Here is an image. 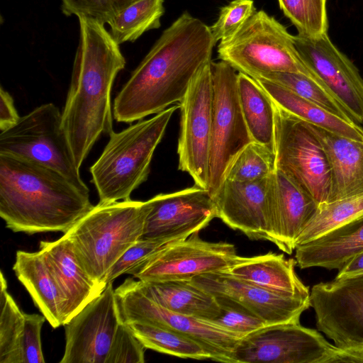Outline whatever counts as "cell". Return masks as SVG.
Instances as JSON below:
<instances>
[{
	"instance_id": "6da1fadb",
	"label": "cell",
	"mask_w": 363,
	"mask_h": 363,
	"mask_svg": "<svg viewBox=\"0 0 363 363\" xmlns=\"http://www.w3.org/2000/svg\"><path fill=\"white\" fill-rule=\"evenodd\" d=\"M216 43L210 26L184 12L162 33L114 99L118 122L130 123L180 102Z\"/></svg>"
},
{
	"instance_id": "7a4b0ae2",
	"label": "cell",
	"mask_w": 363,
	"mask_h": 363,
	"mask_svg": "<svg viewBox=\"0 0 363 363\" xmlns=\"http://www.w3.org/2000/svg\"><path fill=\"white\" fill-rule=\"evenodd\" d=\"M79 38L62 125L80 169L101 134L113 130L111 91L125 60L104 25L78 17Z\"/></svg>"
},
{
	"instance_id": "3957f363",
	"label": "cell",
	"mask_w": 363,
	"mask_h": 363,
	"mask_svg": "<svg viewBox=\"0 0 363 363\" xmlns=\"http://www.w3.org/2000/svg\"><path fill=\"white\" fill-rule=\"evenodd\" d=\"M89 194L60 172L0 153V216L13 232H69L94 207Z\"/></svg>"
},
{
	"instance_id": "277c9868",
	"label": "cell",
	"mask_w": 363,
	"mask_h": 363,
	"mask_svg": "<svg viewBox=\"0 0 363 363\" xmlns=\"http://www.w3.org/2000/svg\"><path fill=\"white\" fill-rule=\"evenodd\" d=\"M179 105H172L121 132L113 131L101 155L90 167L99 203L128 200L150 171L155 150Z\"/></svg>"
},
{
	"instance_id": "5b68a950",
	"label": "cell",
	"mask_w": 363,
	"mask_h": 363,
	"mask_svg": "<svg viewBox=\"0 0 363 363\" xmlns=\"http://www.w3.org/2000/svg\"><path fill=\"white\" fill-rule=\"evenodd\" d=\"M150 211L146 201L130 199L99 203L65 235L89 275L106 286L109 270L143 237Z\"/></svg>"
},
{
	"instance_id": "8992f818",
	"label": "cell",
	"mask_w": 363,
	"mask_h": 363,
	"mask_svg": "<svg viewBox=\"0 0 363 363\" xmlns=\"http://www.w3.org/2000/svg\"><path fill=\"white\" fill-rule=\"evenodd\" d=\"M218 55L238 72L254 79L272 72L315 78L301 59L294 35L262 10L256 11L234 35L220 40Z\"/></svg>"
},
{
	"instance_id": "52a82bcc",
	"label": "cell",
	"mask_w": 363,
	"mask_h": 363,
	"mask_svg": "<svg viewBox=\"0 0 363 363\" xmlns=\"http://www.w3.org/2000/svg\"><path fill=\"white\" fill-rule=\"evenodd\" d=\"M0 153L21 157L51 168L89 194L63 129L62 112L52 103L35 108L21 117L13 127L1 131Z\"/></svg>"
},
{
	"instance_id": "ba28073f",
	"label": "cell",
	"mask_w": 363,
	"mask_h": 363,
	"mask_svg": "<svg viewBox=\"0 0 363 363\" xmlns=\"http://www.w3.org/2000/svg\"><path fill=\"white\" fill-rule=\"evenodd\" d=\"M213 101L207 190L213 196L238 153L252 141L238 95L236 70L223 61L211 62Z\"/></svg>"
},
{
	"instance_id": "9c48e42d",
	"label": "cell",
	"mask_w": 363,
	"mask_h": 363,
	"mask_svg": "<svg viewBox=\"0 0 363 363\" xmlns=\"http://www.w3.org/2000/svg\"><path fill=\"white\" fill-rule=\"evenodd\" d=\"M274 107L276 169L296 182L318 205L328 202L330 173L320 142L304 121L274 103Z\"/></svg>"
},
{
	"instance_id": "30bf717a",
	"label": "cell",
	"mask_w": 363,
	"mask_h": 363,
	"mask_svg": "<svg viewBox=\"0 0 363 363\" xmlns=\"http://www.w3.org/2000/svg\"><path fill=\"white\" fill-rule=\"evenodd\" d=\"M125 323L143 322L169 328L200 342L211 354L212 360L232 363L231 355L240 340L234 334L214 323L169 311L147 297L139 281L125 279L115 289Z\"/></svg>"
},
{
	"instance_id": "8fae6325",
	"label": "cell",
	"mask_w": 363,
	"mask_h": 363,
	"mask_svg": "<svg viewBox=\"0 0 363 363\" xmlns=\"http://www.w3.org/2000/svg\"><path fill=\"white\" fill-rule=\"evenodd\" d=\"M337 347L300 323L267 325L241 339L232 363H333Z\"/></svg>"
},
{
	"instance_id": "7c38bea8",
	"label": "cell",
	"mask_w": 363,
	"mask_h": 363,
	"mask_svg": "<svg viewBox=\"0 0 363 363\" xmlns=\"http://www.w3.org/2000/svg\"><path fill=\"white\" fill-rule=\"evenodd\" d=\"M211 62L196 74L179 102L181 121L177 145L179 169L188 173L195 185L206 189L213 101Z\"/></svg>"
},
{
	"instance_id": "4fadbf2b",
	"label": "cell",
	"mask_w": 363,
	"mask_h": 363,
	"mask_svg": "<svg viewBox=\"0 0 363 363\" xmlns=\"http://www.w3.org/2000/svg\"><path fill=\"white\" fill-rule=\"evenodd\" d=\"M316 327L342 350L363 349V273L315 284Z\"/></svg>"
},
{
	"instance_id": "5bb4252c",
	"label": "cell",
	"mask_w": 363,
	"mask_h": 363,
	"mask_svg": "<svg viewBox=\"0 0 363 363\" xmlns=\"http://www.w3.org/2000/svg\"><path fill=\"white\" fill-rule=\"evenodd\" d=\"M123 322L112 282L65 325V347L60 363H106Z\"/></svg>"
},
{
	"instance_id": "9a60e30c",
	"label": "cell",
	"mask_w": 363,
	"mask_h": 363,
	"mask_svg": "<svg viewBox=\"0 0 363 363\" xmlns=\"http://www.w3.org/2000/svg\"><path fill=\"white\" fill-rule=\"evenodd\" d=\"M237 255L233 244L205 241L195 233L166 245L133 277L143 282L190 281L228 269Z\"/></svg>"
},
{
	"instance_id": "2e32d148",
	"label": "cell",
	"mask_w": 363,
	"mask_h": 363,
	"mask_svg": "<svg viewBox=\"0 0 363 363\" xmlns=\"http://www.w3.org/2000/svg\"><path fill=\"white\" fill-rule=\"evenodd\" d=\"M296 50L311 74L363 123V78L357 67L330 40L328 33L315 38L294 35Z\"/></svg>"
},
{
	"instance_id": "e0dca14e",
	"label": "cell",
	"mask_w": 363,
	"mask_h": 363,
	"mask_svg": "<svg viewBox=\"0 0 363 363\" xmlns=\"http://www.w3.org/2000/svg\"><path fill=\"white\" fill-rule=\"evenodd\" d=\"M143 238L171 242L186 239L217 218L216 208L208 191L196 185L147 200Z\"/></svg>"
},
{
	"instance_id": "ac0fdd59",
	"label": "cell",
	"mask_w": 363,
	"mask_h": 363,
	"mask_svg": "<svg viewBox=\"0 0 363 363\" xmlns=\"http://www.w3.org/2000/svg\"><path fill=\"white\" fill-rule=\"evenodd\" d=\"M274 173L251 182L225 179L212 196L217 218L250 239L268 240Z\"/></svg>"
},
{
	"instance_id": "d6986e66",
	"label": "cell",
	"mask_w": 363,
	"mask_h": 363,
	"mask_svg": "<svg viewBox=\"0 0 363 363\" xmlns=\"http://www.w3.org/2000/svg\"><path fill=\"white\" fill-rule=\"evenodd\" d=\"M214 296L232 298L247 307L268 325L300 323L310 298L285 296L237 278L226 271L197 276L189 281Z\"/></svg>"
},
{
	"instance_id": "ffe728a7",
	"label": "cell",
	"mask_w": 363,
	"mask_h": 363,
	"mask_svg": "<svg viewBox=\"0 0 363 363\" xmlns=\"http://www.w3.org/2000/svg\"><path fill=\"white\" fill-rule=\"evenodd\" d=\"M318 203L296 182L276 169L273 178V196L267 224L268 240L291 255L296 241L314 214Z\"/></svg>"
},
{
	"instance_id": "44dd1931",
	"label": "cell",
	"mask_w": 363,
	"mask_h": 363,
	"mask_svg": "<svg viewBox=\"0 0 363 363\" xmlns=\"http://www.w3.org/2000/svg\"><path fill=\"white\" fill-rule=\"evenodd\" d=\"M39 250L44 254L64 298L66 323L106 286L96 282L85 271L65 234L55 241H41Z\"/></svg>"
},
{
	"instance_id": "7402d4cb",
	"label": "cell",
	"mask_w": 363,
	"mask_h": 363,
	"mask_svg": "<svg viewBox=\"0 0 363 363\" xmlns=\"http://www.w3.org/2000/svg\"><path fill=\"white\" fill-rule=\"evenodd\" d=\"M305 123L327 158L330 173L328 202L363 194V142Z\"/></svg>"
},
{
	"instance_id": "603a6c76",
	"label": "cell",
	"mask_w": 363,
	"mask_h": 363,
	"mask_svg": "<svg viewBox=\"0 0 363 363\" xmlns=\"http://www.w3.org/2000/svg\"><path fill=\"white\" fill-rule=\"evenodd\" d=\"M296 264L294 259H286L281 254L268 252L250 257L237 255L225 271L282 296L310 298L309 288L297 276Z\"/></svg>"
},
{
	"instance_id": "cb8c5ba5",
	"label": "cell",
	"mask_w": 363,
	"mask_h": 363,
	"mask_svg": "<svg viewBox=\"0 0 363 363\" xmlns=\"http://www.w3.org/2000/svg\"><path fill=\"white\" fill-rule=\"evenodd\" d=\"M13 270L50 325L65 323V303L44 254L18 250Z\"/></svg>"
},
{
	"instance_id": "d4e9b609",
	"label": "cell",
	"mask_w": 363,
	"mask_h": 363,
	"mask_svg": "<svg viewBox=\"0 0 363 363\" xmlns=\"http://www.w3.org/2000/svg\"><path fill=\"white\" fill-rule=\"evenodd\" d=\"M363 250V215L296 248L301 269L318 267L339 269Z\"/></svg>"
},
{
	"instance_id": "484cf974",
	"label": "cell",
	"mask_w": 363,
	"mask_h": 363,
	"mask_svg": "<svg viewBox=\"0 0 363 363\" xmlns=\"http://www.w3.org/2000/svg\"><path fill=\"white\" fill-rule=\"evenodd\" d=\"M143 292L162 307L183 315L211 320L220 309L216 296L189 281L143 282Z\"/></svg>"
},
{
	"instance_id": "4316f807",
	"label": "cell",
	"mask_w": 363,
	"mask_h": 363,
	"mask_svg": "<svg viewBox=\"0 0 363 363\" xmlns=\"http://www.w3.org/2000/svg\"><path fill=\"white\" fill-rule=\"evenodd\" d=\"M273 102L296 118L328 131L363 142V128L343 119L286 88L262 78L255 79Z\"/></svg>"
},
{
	"instance_id": "83f0119b",
	"label": "cell",
	"mask_w": 363,
	"mask_h": 363,
	"mask_svg": "<svg viewBox=\"0 0 363 363\" xmlns=\"http://www.w3.org/2000/svg\"><path fill=\"white\" fill-rule=\"evenodd\" d=\"M238 89L242 114L253 141L274 152V102L252 77L238 73Z\"/></svg>"
},
{
	"instance_id": "f1b7e54d",
	"label": "cell",
	"mask_w": 363,
	"mask_h": 363,
	"mask_svg": "<svg viewBox=\"0 0 363 363\" xmlns=\"http://www.w3.org/2000/svg\"><path fill=\"white\" fill-rule=\"evenodd\" d=\"M125 323L146 349L184 359L212 360L200 342L181 333L147 323Z\"/></svg>"
},
{
	"instance_id": "f546056e",
	"label": "cell",
	"mask_w": 363,
	"mask_h": 363,
	"mask_svg": "<svg viewBox=\"0 0 363 363\" xmlns=\"http://www.w3.org/2000/svg\"><path fill=\"white\" fill-rule=\"evenodd\" d=\"M164 0H134L108 23L110 33L121 45L134 42L144 33L160 26Z\"/></svg>"
},
{
	"instance_id": "4dcf8cb0",
	"label": "cell",
	"mask_w": 363,
	"mask_h": 363,
	"mask_svg": "<svg viewBox=\"0 0 363 363\" xmlns=\"http://www.w3.org/2000/svg\"><path fill=\"white\" fill-rule=\"evenodd\" d=\"M362 215L363 194L320 203L298 238L296 247L314 240Z\"/></svg>"
},
{
	"instance_id": "1f68e13d",
	"label": "cell",
	"mask_w": 363,
	"mask_h": 363,
	"mask_svg": "<svg viewBox=\"0 0 363 363\" xmlns=\"http://www.w3.org/2000/svg\"><path fill=\"white\" fill-rule=\"evenodd\" d=\"M0 285V363H22L25 313L9 293L2 272Z\"/></svg>"
},
{
	"instance_id": "d6a6232c",
	"label": "cell",
	"mask_w": 363,
	"mask_h": 363,
	"mask_svg": "<svg viewBox=\"0 0 363 363\" xmlns=\"http://www.w3.org/2000/svg\"><path fill=\"white\" fill-rule=\"evenodd\" d=\"M257 78L276 83L343 119L353 121L346 109L313 77L294 72H272Z\"/></svg>"
},
{
	"instance_id": "836d02e7",
	"label": "cell",
	"mask_w": 363,
	"mask_h": 363,
	"mask_svg": "<svg viewBox=\"0 0 363 363\" xmlns=\"http://www.w3.org/2000/svg\"><path fill=\"white\" fill-rule=\"evenodd\" d=\"M275 170L274 152L252 140L233 159L225 179L236 182L255 181L270 176Z\"/></svg>"
},
{
	"instance_id": "e575fe53",
	"label": "cell",
	"mask_w": 363,
	"mask_h": 363,
	"mask_svg": "<svg viewBox=\"0 0 363 363\" xmlns=\"http://www.w3.org/2000/svg\"><path fill=\"white\" fill-rule=\"evenodd\" d=\"M278 3L298 35L315 38L328 33L326 0H278Z\"/></svg>"
},
{
	"instance_id": "d590c367",
	"label": "cell",
	"mask_w": 363,
	"mask_h": 363,
	"mask_svg": "<svg viewBox=\"0 0 363 363\" xmlns=\"http://www.w3.org/2000/svg\"><path fill=\"white\" fill-rule=\"evenodd\" d=\"M220 312L210 320L240 339L268 325L255 313L239 302L225 296H216Z\"/></svg>"
},
{
	"instance_id": "8d00e7d4",
	"label": "cell",
	"mask_w": 363,
	"mask_h": 363,
	"mask_svg": "<svg viewBox=\"0 0 363 363\" xmlns=\"http://www.w3.org/2000/svg\"><path fill=\"white\" fill-rule=\"evenodd\" d=\"M170 242H172L163 239L141 238L111 267L107 274L106 284L112 282L124 274L134 276L147 262Z\"/></svg>"
},
{
	"instance_id": "74e56055",
	"label": "cell",
	"mask_w": 363,
	"mask_h": 363,
	"mask_svg": "<svg viewBox=\"0 0 363 363\" xmlns=\"http://www.w3.org/2000/svg\"><path fill=\"white\" fill-rule=\"evenodd\" d=\"M134 0H60L61 9L67 16L93 19L105 25Z\"/></svg>"
},
{
	"instance_id": "f35d334b",
	"label": "cell",
	"mask_w": 363,
	"mask_h": 363,
	"mask_svg": "<svg viewBox=\"0 0 363 363\" xmlns=\"http://www.w3.org/2000/svg\"><path fill=\"white\" fill-rule=\"evenodd\" d=\"M255 11L253 0H233L220 8L217 20L210 26L214 41L234 35Z\"/></svg>"
},
{
	"instance_id": "ab89813d",
	"label": "cell",
	"mask_w": 363,
	"mask_h": 363,
	"mask_svg": "<svg viewBox=\"0 0 363 363\" xmlns=\"http://www.w3.org/2000/svg\"><path fill=\"white\" fill-rule=\"evenodd\" d=\"M145 350L123 321L118 327L106 363H143Z\"/></svg>"
},
{
	"instance_id": "60d3db41",
	"label": "cell",
	"mask_w": 363,
	"mask_h": 363,
	"mask_svg": "<svg viewBox=\"0 0 363 363\" xmlns=\"http://www.w3.org/2000/svg\"><path fill=\"white\" fill-rule=\"evenodd\" d=\"M45 320L43 314L25 313L22 363H45L40 333Z\"/></svg>"
},
{
	"instance_id": "b9f144b4",
	"label": "cell",
	"mask_w": 363,
	"mask_h": 363,
	"mask_svg": "<svg viewBox=\"0 0 363 363\" xmlns=\"http://www.w3.org/2000/svg\"><path fill=\"white\" fill-rule=\"evenodd\" d=\"M20 116L15 108L13 99L10 94L0 89V130L4 131L14 125L20 119Z\"/></svg>"
},
{
	"instance_id": "7bdbcfd3",
	"label": "cell",
	"mask_w": 363,
	"mask_h": 363,
	"mask_svg": "<svg viewBox=\"0 0 363 363\" xmlns=\"http://www.w3.org/2000/svg\"><path fill=\"white\" fill-rule=\"evenodd\" d=\"M363 273V250L353 256L338 269L335 277H345Z\"/></svg>"
},
{
	"instance_id": "ee69618b",
	"label": "cell",
	"mask_w": 363,
	"mask_h": 363,
	"mask_svg": "<svg viewBox=\"0 0 363 363\" xmlns=\"http://www.w3.org/2000/svg\"><path fill=\"white\" fill-rule=\"evenodd\" d=\"M333 362L363 363V349L342 350L337 347Z\"/></svg>"
}]
</instances>
